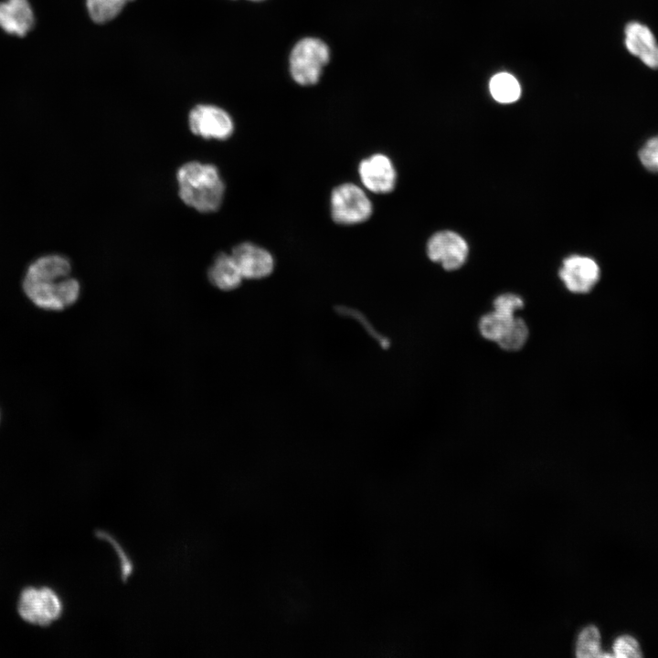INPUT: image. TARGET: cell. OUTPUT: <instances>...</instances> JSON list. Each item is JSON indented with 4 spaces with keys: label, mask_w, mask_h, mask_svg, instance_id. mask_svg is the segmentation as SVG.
<instances>
[{
    "label": "cell",
    "mask_w": 658,
    "mask_h": 658,
    "mask_svg": "<svg viewBox=\"0 0 658 658\" xmlns=\"http://www.w3.org/2000/svg\"><path fill=\"white\" fill-rule=\"evenodd\" d=\"M523 306V299L514 293L501 294L494 302V310L508 318L515 317V311Z\"/></svg>",
    "instance_id": "cell-21"
},
{
    "label": "cell",
    "mask_w": 658,
    "mask_h": 658,
    "mask_svg": "<svg viewBox=\"0 0 658 658\" xmlns=\"http://www.w3.org/2000/svg\"><path fill=\"white\" fill-rule=\"evenodd\" d=\"M358 174L364 187L373 193L387 194L396 186V168L384 154H374L363 159L358 165Z\"/></svg>",
    "instance_id": "cell-9"
},
{
    "label": "cell",
    "mask_w": 658,
    "mask_h": 658,
    "mask_svg": "<svg viewBox=\"0 0 658 658\" xmlns=\"http://www.w3.org/2000/svg\"><path fill=\"white\" fill-rule=\"evenodd\" d=\"M639 59L646 67L652 69H658V45Z\"/></svg>",
    "instance_id": "cell-23"
},
{
    "label": "cell",
    "mask_w": 658,
    "mask_h": 658,
    "mask_svg": "<svg viewBox=\"0 0 658 658\" xmlns=\"http://www.w3.org/2000/svg\"><path fill=\"white\" fill-rule=\"evenodd\" d=\"M638 157L644 168L658 174V135L651 137L642 144Z\"/></svg>",
    "instance_id": "cell-19"
},
{
    "label": "cell",
    "mask_w": 658,
    "mask_h": 658,
    "mask_svg": "<svg viewBox=\"0 0 658 658\" xmlns=\"http://www.w3.org/2000/svg\"><path fill=\"white\" fill-rule=\"evenodd\" d=\"M191 132L204 139L226 140L234 132V122L223 109L208 104L194 107L188 116Z\"/></svg>",
    "instance_id": "cell-6"
},
{
    "label": "cell",
    "mask_w": 658,
    "mask_h": 658,
    "mask_svg": "<svg viewBox=\"0 0 658 658\" xmlns=\"http://www.w3.org/2000/svg\"><path fill=\"white\" fill-rule=\"evenodd\" d=\"M230 254L244 279H263L274 270L275 262L271 253L254 243H239L232 249Z\"/></svg>",
    "instance_id": "cell-10"
},
{
    "label": "cell",
    "mask_w": 658,
    "mask_h": 658,
    "mask_svg": "<svg viewBox=\"0 0 658 658\" xmlns=\"http://www.w3.org/2000/svg\"><path fill=\"white\" fill-rule=\"evenodd\" d=\"M329 60L330 49L325 42L316 37H303L293 46L290 53V74L299 85H314Z\"/></svg>",
    "instance_id": "cell-3"
},
{
    "label": "cell",
    "mask_w": 658,
    "mask_h": 658,
    "mask_svg": "<svg viewBox=\"0 0 658 658\" xmlns=\"http://www.w3.org/2000/svg\"><path fill=\"white\" fill-rule=\"evenodd\" d=\"M600 640V631L596 626L589 625L585 627L577 640L576 656L579 658L613 656L601 651Z\"/></svg>",
    "instance_id": "cell-15"
},
{
    "label": "cell",
    "mask_w": 658,
    "mask_h": 658,
    "mask_svg": "<svg viewBox=\"0 0 658 658\" xmlns=\"http://www.w3.org/2000/svg\"><path fill=\"white\" fill-rule=\"evenodd\" d=\"M513 318H508L494 310L482 316L479 321V331L485 339L497 342Z\"/></svg>",
    "instance_id": "cell-18"
},
{
    "label": "cell",
    "mask_w": 658,
    "mask_h": 658,
    "mask_svg": "<svg viewBox=\"0 0 658 658\" xmlns=\"http://www.w3.org/2000/svg\"><path fill=\"white\" fill-rule=\"evenodd\" d=\"M468 245L459 234L443 230L435 233L427 243V254L447 271L459 269L468 256Z\"/></svg>",
    "instance_id": "cell-8"
},
{
    "label": "cell",
    "mask_w": 658,
    "mask_h": 658,
    "mask_svg": "<svg viewBox=\"0 0 658 658\" xmlns=\"http://www.w3.org/2000/svg\"><path fill=\"white\" fill-rule=\"evenodd\" d=\"M613 656L618 658L642 657L640 645L631 635H621L613 643Z\"/></svg>",
    "instance_id": "cell-20"
},
{
    "label": "cell",
    "mask_w": 658,
    "mask_h": 658,
    "mask_svg": "<svg viewBox=\"0 0 658 658\" xmlns=\"http://www.w3.org/2000/svg\"><path fill=\"white\" fill-rule=\"evenodd\" d=\"M17 609L23 620L46 626L59 618L63 605L58 595L49 588H27L20 595Z\"/></svg>",
    "instance_id": "cell-5"
},
{
    "label": "cell",
    "mask_w": 658,
    "mask_h": 658,
    "mask_svg": "<svg viewBox=\"0 0 658 658\" xmlns=\"http://www.w3.org/2000/svg\"><path fill=\"white\" fill-rule=\"evenodd\" d=\"M207 278L213 286L224 292L237 289L244 279L231 254L223 252L215 258Z\"/></svg>",
    "instance_id": "cell-12"
},
{
    "label": "cell",
    "mask_w": 658,
    "mask_h": 658,
    "mask_svg": "<svg viewBox=\"0 0 658 658\" xmlns=\"http://www.w3.org/2000/svg\"><path fill=\"white\" fill-rule=\"evenodd\" d=\"M658 45L653 30L639 21L628 22L624 27V46L627 51L638 58Z\"/></svg>",
    "instance_id": "cell-13"
},
{
    "label": "cell",
    "mask_w": 658,
    "mask_h": 658,
    "mask_svg": "<svg viewBox=\"0 0 658 658\" xmlns=\"http://www.w3.org/2000/svg\"><path fill=\"white\" fill-rule=\"evenodd\" d=\"M528 335L529 331L525 322L515 316L496 343L504 350L517 351L525 345Z\"/></svg>",
    "instance_id": "cell-16"
},
{
    "label": "cell",
    "mask_w": 658,
    "mask_h": 658,
    "mask_svg": "<svg viewBox=\"0 0 658 658\" xmlns=\"http://www.w3.org/2000/svg\"><path fill=\"white\" fill-rule=\"evenodd\" d=\"M34 24V14L27 0H6L0 3V27L5 32L25 36Z\"/></svg>",
    "instance_id": "cell-11"
},
{
    "label": "cell",
    "mask_w": 658,
    "mask_h": 658,
    "mask_svg": "<svg viewBox=\"0 0 658 658\" xmlns=\"http://www.w3.org/2000/svg\"><path fill=\"white\" fill-rule=\"evenodd\" d=\"M69 260L51 254L38 258L28 267L23 290L37 307L61 311L73 305L80 293V282L70 276Z\"/></svg>",
    "instance_id": "cell-1"
},
{
    "label": "cell",
    "mask_w": 658,
    "mask_h": 658,
    "mask_svg": "<svg viewBox=\"0 0 658 658\" xmlns=\"http://www.w3.org/2000/svg\"><path fill=\"white\" fill-rule=\"evenodd\" d=\"M250 1H262V0H250Z\"/></svg>",
    "instance_id": "cell-24"
},
{
    "label": "cell",
    "mask_w": 658,
    "mask_h": 658,
    "mask_svg": "<svg viewBox=\"0 0 658 658\" xmlns=\"http://www.w3.org/2000/svg\"><path fill=\"white\" fill-rule=\"evenodd\" d=\"M131 1L133 0H87V9L92 21L103 24L116 17Z\"/></svg>",
    "instance_id": "cell-17"
},
{
    "label": "cell",
    "mask_w": 658,
    "mask_h": 658,
    "mask_svg": "<svg viewBox=\"0 0 658 658\" xmlns=\"http://www.w3.org/2000/svg\"><path fill=\"white\" fill-rule=\"evenodd\" d=\"M492 97L500 103H512L521 95L518 80L510 73L500 72L493 76L489 82Z\"/></svg>",
    "instance_id": "cell-14"
},
{
    "label": "cell",
    "mask_w": 658,
    "mask_h": 658,
    "mask_svg": "<svg viewBox=\"0 0 658 658\" xmlns=\"http://www.w3.org/2000/svg\"><path fill=\"white\" fill-rule=\"evenodd\" d=\"M178 196L188 207L201 213L217 211L224 199L225 184L217 166L191 161L176 172Z\"/></svg>",
    "instance_id": "cell-2"
},
{
    "label": "cell",
    "mask_w": 658,
    "mask_h": 658,
    "mask_svg": "<svg viewBox=\"0 0 658 658\" xmlns=\"http://www.w3.org/2000/svg\"><path fill=\"white\" fill-rule=\"evenodd\" d=\"M97 536L107 541L114 548L117 556L119 557L122 578L123 580H126L131 576L133 569V563L130 558L127 557L121 545L111 536L103 531L97 532Z\"/></svg>",
    "instance_id": "cell-22"
},
{
    "label": "cell",
    "mask_w": 658,
    "mask_h": 658,
    "mask_svg": "<svg viewBox=\"0 0 658 658\" xmlns=\"http://www.w3.org/2000/svg\"><path fill=\"white\" fill-rule=\"evenodd\" d=\"M566 288L576 294L589 293L600 281V268L592 258L572 255L566 258L559 270Z\"/></svg>",
    "instance_id": "cell-7"
},
{
    "label": "cell",
    "mask_w": 658,
    "mask_h": 658,
    "mask_svg": "<svg viewBox=\"0 0 658 658\" xmlns=\"http://www.w3.org/2000/svg\"><path fill=\"white\" fill-rule=\"evenodd\" d=\"M330 211L336 224L356 225L370 218L373 205L362 187L354 183H343L331 193Z\"/></svg>",
    "instance_id": "cell-4"
}]
</instances>
